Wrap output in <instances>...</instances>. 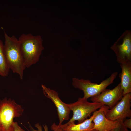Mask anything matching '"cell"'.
I'll use <instances>...</instances> for the list:
<instances>
[{
  "mask_svg": "<svg viewBox=\"0 0 131 131\" xmlns=\"http://www.w3.org/2000/svg\"><path fill=\"white\" fill-rule=\"evenodd\" d=\"M18 40L25 67L29 68L39 60L44 48L42 39L40 35L29 33L22 34Z\"/></svg>",
  "mask_w": 131,
  "mask_h": 131,
  "instance_id": "cell-1",
  "label": "cell"
},
{
  "mask_svg": "<svg viewBox=\"0 0 131 131\" xmlns=\"http://www.w3.org/2000/svg\"><path fill=\"white\" fill-rule=\"evenodd\" d=\"M83 97L79 98L76 102L67 104L73 115L72 118L67 123L77 121L78 123L83 122L92 113L99 109L104 105L102 103L96 102H90Z\"/></svg>",
  "mask_w": 131,
  "mask_h": 131,
  "instance_id": "cell-5",
  "label": "cell"
},
{
  "mask_svg": "<svg viewBox=\"0 0 131 131\" xmlns=\"http://www.w3.org/2000/svg\"><path fill=\"white\" fill-rule=\"evenodd\" d=\"M24 111L13 100L7 98L0 99V130L10 131L14 118L21 116Z\"/></svg>",
  "mask_w": 131,
  "mask_h": 131,
  "instance_id": "cell-3",
  "label": "cell"
},
{
  "mask_svg": "<svg viewBox=\"0 0 131 131\" xmlns=\"http://www.w3.org/2000/svg\"><path fill=\"white\" fill-rule=\"evenodd\" d=\"M10 131H25L22 129L17 122H14Z\"/></svg>",
  "mask_w": 131,
  "mask_h": 131,
  "instance_id": "cell-16",
  "label": "cell"
},
{
  "mask_svg": "<svg viewBox=\"0 0 131 131\" xmlns=\"http://www.w3.org/2000/svg\"><path fill=\"white\" fill-rule=\"evenodd\" d=\"M118 74L117 71L112 73L109 77L99 84L92 82L88 79H79L74 77L72 78V85L74 87L82 90L84 94L83 97L87 99L99 94L113 83Z\"/></svg>",
  "mask_w": 131,
  "mask_h": 131,
  "instance_id": "cell-4",
  "label": "cell"
},
{
  "mask_svg": "<svg viewBox=\"0 0 131 131\" xmlns=\"http://www.w3.org/2000/svg\"><path fill=\"white\" fill-rule=\"evenodd\" d=\"M121 72L119 74L124 95L131 93V62L121 64Z\"/></svg>",
  "mask_w": 131,
  "mask_h": 131,
  "instance_id": "cell-11",
  "label": "cell"
},
{
  "mask_svg": "<svg viewBox=\"0 0 131 131\" xmlns=\"http://www.w3.org/2000/svg\"><path fill=\"white\" fill-rule=\"evenodd\" d=\"M89 131H96V130L95 129H92V130H91Z\"/></svg>",
  "mask_w": 131,
  "mask_h": 131,
  "instance_id": "cell-19",
  "label": "cell"
},
{
  "mask_svg": "<svg viewBox=\"0 0 131 131\" xmlns=\"http://www.w3.org/2000/svg\"><path fill=\"white\" fill-rule=\"evenodd\" d=\"M51 128L54 131H65L58 125H56L55 123H54L51 126Z\"/></svg>",
  "mask_w": 131,
  "mask_h": 131,
  "instance_id": "cell-18",
  "label": "cell"
},
{
  "mask_svg": "<svg viewBox=\"0 0 131 131\" xmlns=\"http://www.w3.org/2000/svg\"><path fill=\"white\" fill-rule=\"evenodd\" d=\"M123 95L120 82L113 89H106L99 94L91 97L90 100L93 102L102 103L110 109L121 99Z\"/></svg>",
  "mask_w": 131,
  "mask_h": 131,
  "instance_id": "cell-8",
  "label": "cell"
},
{
  "mask_svg": "<svg viewBox=\"0 0 131 131\" xmlns=\"http://www.w3.org/2000/svg\"><path fill=\"white\" fill-rule=\"evenodd\" d=\"M109 109L107 106L104 105L93 113L94 115L92 121L94 124L92 129L97 131H110L118 125L120 122L111 120L106 117V112Z\"/></svg>",
  "mask_w": 131,
  "mask_h": 131,
  "instance_id": "cell-10",
  "label": "cell"
},
{
  "mask_svg": "<svg viewBox=\"0 0 131 131\" xmlns=\"http://www.w3.org/2000/svg\"><path fill=\"white\" fill-rule=\"evenodd\" d=\"M124 126L127 128L131 129V118L126 119L123 122Z\"/></svg>",
  "mask_w": 131,
  "mask_h": 131,
  "instance_id": "cell-17",
  "label": "cell"
},
{
  "mask_svg": "<svg viewBox=\"0 0 131 131\" xmlns=\"http://www.w3.org/2000/svg\"><path fill=\"white\" fill-rule=\"evenodd\" d=\"M115 53L117 62L122 64L131 62V34L125 32L111 47Z\"/></svg>",
  "mask_w": 131,
  "mask_h": 131,
  "instance_id": "cell-7",
  "label": "cell"
},
{
  "mask_svg": "<svg viewBox=\"0 0 131 131\" xmlns=\"http://www.w3.org/2000/svg\"><path fill=\"white\" fill-rule=\"evenodd\" d=\"M10 69L8 65L4 49V44L0 39V76H7Z\"/></svg>",
  "mask_w": 131,
  "mask_h": 131,
  "instance_id": "cell-13",
  "label": "cell"
},
{
  "mask_svg": "<svg viewBox=\"0 0 131 131\" xmlns=\"http://www.w3.org/2000/svg\"><path fill=\"white\" fill-rule=\"evenodd\" d=\"M131 93L124 95L121 99L113 107L107 109L105 116L113 121L123 122L127 118L131 117Z\"/></svg>",
  "mask_w": 131,
  "mask_h": 131,
  "instance_id": "cell-6",
  "label": "cell"
},
{
  "mask_svg": "<svg viewBox=\"0 0 131 131\" xmlns=\"http://www.w3.org/2000/svg\"><path fill=\"white\" fill-rule=\"evenodd\" d=\"M0 131H1L0 130Z\"/></svg>",
  "mask_w": 131,
  "mask_h": 131,
  "instance_id": "cell-20",
  "label": "cell"
},
{
  "mask_svg": "<svg viewBox=\"0 0 131 131\" xmlns=\"http://www.w3.org/2000/svg\"><path fill=\"white\" fill-rule=\"evenodd\" d=\"M110 131H129L128 129L124 125L123 122H121L116 127Z\"/></svg>",
  "mask_w": 131,
  "mask_h": 131,
  "instance_id": "cell-14",
  "label": "cell"
},
{
  "mask_svg": "<svg viewBox=\"0 0 131 131\" xmlns=\"http://www.w3.org/2000/svg\"><path fill=\"white\" fill-rule=\"evenodd\" d=\"M35 126L37 128V130L34 129L31 126H30V128L32 131H42L41 126L39 123H38L35 124ZM43 127L44 129V131H48V128L47 125H43Z\"/></svg>",
  "mask_w": 131,
  "mask_h": 131,
  "instance_id": "cell-15",
  "label": "cell"
},
{
  "mask_svg": "<svg viewBox=\"0 0 131 131\" xmlns=\"http://www.w3.org/2000/svg\"><path fill=\"white\" fill-rule=\"evenodd\" d=\"M94 115L93 113L89 118L87 119L83 122L77 124L73 122L58 125L65 131H89L93 128L94 124L92 121Z\"/></svg>",
  "mask_w": 131,
  "mask_h": 131,
  "instance_id": "cell-12",
  "label": "cell"
},
{
  "mask_svg": "<svg viewBox=\"0 0 131 131\" xmlns=\"http://www.w3.org/2000/svg\"><path fill=\"white\" fill-rule=\"evenodd\" d=\"M41 86L44 95L50 99L56 107L59 120L58 125L62 124L64 121L69 119L71 110L67 104L64 103L60 99L57 92L47 88L44 85H42Z\"/></svg>",
  "mask_w": 131,
  "mask_h": 131,
  "instance_id": "cell-9",
  "label": "cell"
},
{
  "mask_svg": "<svg viewBox=\"0 0 131 131\" xmlns=\"http://www.w3.org/2000/svg\"><path fill=\"white\" fill-rule=\"evenodd\" d=\"M5 43L4 49L8 66L14 73L23 79L25 67L20 49L18 39L14 35L9 36L4 32Z\"/></svg>",
  "mask_w": 131,
  "mask_h": 131,
  "instance_id": "cell-2",
  "label": "cell"
}]
</instances>
